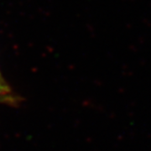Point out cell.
Returning a JSON list of instances; mask_svg holds the SVG:
<instances>
[{"label":"cell","mask_w":151,"mask_h":151,"mask_svg":"<svg viewBox=\"0 0 151 151\" xmlns=\"http://www.w3.org/2000/svg\"><path fill=\"white\" fill-rule=\"evenodd\" d=\"M0 103H1V102H0Z\"/></svg>","instance_id":"cell-2"},{"label":"cell","mask_w":151,"mask_h":151,"mask_svg":"<svg viewBox=\"0 0 151 151\" xmlns=\"http://www.w3.org/2000/svg\"><path fill=\"white\" fill-rule=\"evenodd\" d=\"M15 96L9 88L7 84L5 82L1 73H0V102L1 103H13Z\"/></svg>","instance_id":"cell-1"}]
</instances>
